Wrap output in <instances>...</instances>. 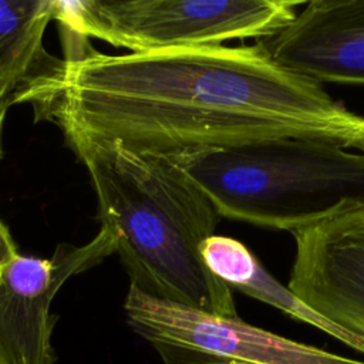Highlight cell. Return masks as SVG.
Returning a JSON list of instances; mask_svg holds the SVG:
<instances>
[{
    "mask_svg": "<svg viewBox=\"0 0 364 364\" xmlns=\"http://www.w3.org/2000/svg\"><path fill=\"white\" fill-rule=\"evenodd\" d=\"M31 105L65 142H119L169 159L279 138L364 149V115L257 41L125 54L81 48Z\"/></svg>",
    "mask_w": 364,
    "mask_h": 364,
    "instance_id": "cell-1",
    "label": "cell"
},
{
    "mask_svg": "<svg viewBox=\"0 0 364 364\" xmlns=\"http://www.w3.org/2000/svg\"><path fill=\"white\" fill-rule=\"evenodd\" d=\"M94 188L101 226L117 236L131 286L223 317H239L232 290L200 256L219 213L169 158L119 142L68 141Z\"/></svg>",
    "mask_w": 364,
    "mask_h": 364,
    "instance_id": "cell-2",
    "label": "cell"
},
{
    "mask_svg": "<svg viewBox=\"0 0 364 364\" xmlns=\"http://www.w3.org/2000/svg\"><path fill=\"white\" fill-rule=\"evenodd\" d=\"M220 218L290 233L364 209V149L279 138L172 159Z\"/></svg>",
    "mask_w": 364,
    "mask_h": 364,
    "instance_id": "cell-3",
    "label": "cell"
},
{
    "mask_svg": "<svg viewBox=\"0 0 364 364\" xmlns=\"http://www.w3.org/2000/svg\"><path fill=\"white\" fill-rule=\"evenodd\" d=\"M299 0H84L60 1L57 21L129 53L223 46L269 38L303 7Z\"/></svg>",
    "mask_w": 364,
    "mask_h": 364,
    "instance_id": "cell-4",
    "label": "cell"
},
{
    "mask_svg": "<svg viewBox=\"0 0 364 364\" xmlns=\"http://www.w3.org/2000/svg\"><path fill=\"white\" fill-rule=\"evenodd\" d=\"M124 311L131 330L152 344L168 364H364L277 336L239 317L152 297L131 284Z\"/></svg>",
    "mask_w": 364,
    "mask_h": 364,
    "instance_id": "cell-5",
    "label": "cell"
},
{
    "mask_svg": "<svg viewBox=\"0 0 364 364\" xmlns=\"http://www.w3.org/2000/svg\"><path fill=\"white\" fill-rule=\"evenodd\" d=\"M117 252L102 228L85 245L61 243L50 259L18 255L0 272V364H54L51 303L64 283Z\"/></svg>",
    "mask_w": 364,
    "mask_h": 364,
    "instance_id": "cell-6",
    "label": "cell"
},
{
    "mask_svg": "<svg viewBox=\"0 0 364 364\" xmlns=\"http://www.w3.org/2000/svg\"><path fill=\"white\" fill-rule=\"evenodd\" d=\"M291 235L289 289L330 321L364 337V209Z\"/></svg>",
    "mask_w": 364,
    "mask_h": 364,
    "instance_id": "cell-7",
    "label": "cell"
},
{
    "mask_svg": "<svg viewBox=\"0 0 364 364\" xmlns=\"http://www.w3.org/2000/svg\"><path fill=\"white\" fill-rule=\"evenodd\" d=\"M287 70L317 84L364 85V0H311L257 41Z\"/></svg>",
    "mask_w": 364,
    "mask_h": 364,
    "instance_id": "cell-8",
    "label": "cell"
},
{
    "mask_svg": "<svg viewBox=\"0 0 364 364\" xmlns=\"http://www.w3.org/2000/svg\"><path fill=\"white\" fill-rule=\"evenodd\" d=\"M58 10L57 0H0V98L31 104L63 73L65 58L44 47Z\"/></svg>",
    "mask_w": 364,
    "mask_h": 364,
    "instance_id": "cell-9",
    "label": "cell"
},
{
    "mask_svg": "<svg viewBox=\"0 0 364 364\" xmlns=\"http://www.w3.org/2000/svg\"><path fill=\"white\" fill-rule=\"evenodd\" d=\"M200 256L206 267L230 290L236 289L249 297L267 303L364 354V337L330 321L307 306L289 286L274 279L255 253L237 239L212 235L200 245Z\"/></svg>",
    "mask_w": 364,
    "mask_h": 364,
    "instance_id": "cell-10",
    "label": "cell"
},
{
    "mask_svg": "<svg viewBox=\"0 0 364 364\" xmlns=\"http://www.w3.org/2000/svg\"><path fill=\"white\" fill-rule=\"evenodd\" d=\"M17 245L7 226L0 220V272L18 256Z\"/></svg>",
    "mask_w": 364,
    "mask_h": 364,
    "instance_id": "cell-11",
    "label": "cell"
},
{
    "mask_svg": "<svg viewBox=\"0 0 364 364\" xmlns=\"http://www.w3.org/2000/svg\"><path fill=\"white\" fill-rule=\"evenodd\" d=\"M11 104H13L11 100H9V98H0V159L3 158V145H1V141H3V129H4L6 115H7V111H9V108H10Z\"/></svg>",
    "mask_w": 364,
    "mask_h": 364,
    "instance_id": "cell-12",
    "label": "cell"
},
{
    "mask_svg": "<svg viewBox=\"0 0 364 364\" xmlns=\"http://www.w3.org/2000/svg\"><path fill=\"white\" fill-rule=\"evenodd\" d=\"M195 364H242V363H232V361H200Z\"/></svg>",
    "mask_w": 364,
    "mask_h": 364,
    "instance_id": "cell-13",
    "label": "cell"
}]
</instances>
